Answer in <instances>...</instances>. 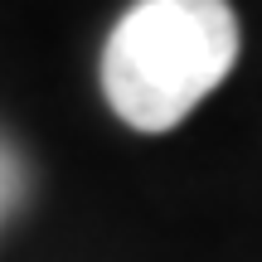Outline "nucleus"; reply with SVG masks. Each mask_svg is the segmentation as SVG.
Here are the masks:
<instances>
[{
    "instance_id": "2",
    "label": "nucleus",
    "mask_w": 262,
    "mask_h": 262,
    "mask_svg": "<svg viewBox=\"0 0 262 262\" xmlns=\"http://www.w3.org/2000/svg\"><path fill=\"white\" fill-rule=\"evenodd\" d=\"M19 189H25V170H19L15 150L0 141V204H15V199H19Z\"/></svg>"
},
{
    "instance_id": "1",
    "label": "nucleus",
    "mask_w": 262,
    "mask_h": 262,
    "mask_svg": "<svg viewBox=\"0 0 262 262\" xmlns=\"http://www.w3.org/2000/svg\"><path fill=\"white\" fill-rule=\"evenodd\" d=\"M238 63L228 0H136L102 49V93L136 131L180 126Z\"/></svg>"
},
{
    "instance_id": "3",
    "label": "nucleus",
    "mask_w": 262,
    "mask_h": 262,
    "mask_svg": "<svg viewBox=\"0 0 262 262\" xmlns=\"http://www.w3.org/2000/svg\"><path fill=\"white\" fill-rule=\"evenodd\" d=\"M0 209H5V204H0Z\"/></svg>"
}]
</instances>
